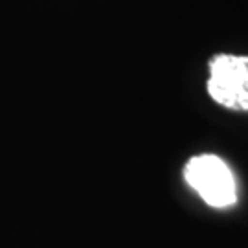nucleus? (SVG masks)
Listing matches in <instances>:
<instances>
[{
  "instance_id": "obj_1",
  "label": "nucleus",
  "mask_w": 248,
  "mask_h": 248,
  "mask_svg": "<svg viewBox=\"0 0 248 248\" xmlns=\"http://www.w3.org/2000/svg\"><path fill=\"white\" fill-rule=\"evenodd\" d=\"M184 178L212 208H228L237 202L233 173L215 155H199L187 160Z\"/></svg>"
},
{
  "instance_id": "obj_2",
  "label": "nucleus",
  "mask_w": 248,
  "mask_h": 248,
  "mask_svg": "<svg viewBox=\"0 0 248 248\" xmlns=\"http://www.w3.org/2000/svg\"><path fill=\"white\" fill-rule=\"evenodd\" d=\"M208 66V94L213 101L230 110H248V55L217 53Z\"/></svg>"
}]
</instances>
